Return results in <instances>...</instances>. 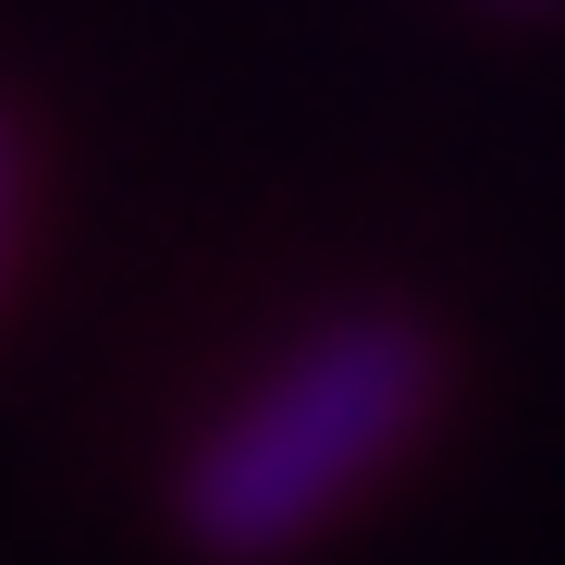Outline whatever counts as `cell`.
Returning a JSON list of instances; mask_svg holds the SVG:
<instances>
[{
	"instance_id": "obj_1",
	"label": "cell",
	"mask_w": 565,
	"mask_h": 565,
	"mask_svg": "<svg viewBox=\"0 0 565 565\" xmlns=\"http://www.w3.org/2000/svg\"><path fill=\"white\" fill-rule=\"evenodd\" d=\"M455 394V344L430 308H332L308 344H282L258 382L184 443L172 467V541L198 565H282L308 553L356 492H382L394 467L430 443Z\"/></svg>"
},
{
	"instance_id": "obj_2",
	"label": "cell",
	"mask_w": 565,
	"mask_h": 565,
	"mask_svg": "<svg viewBox=\"0 0 565 565\" xmlns=\"http://www.w3.org/2000/svg\"><path fill=\"white\" fill-rule=\"evenodd\" d=\"M13 198H25V136H13V111H0V270H13Z\"/></svg>"
},
{
	"instance_id": "obj_3",
	"label": "cell",
	"mask_w": 565,
	"mask_h": 565,
	"mask_svg": "<svg viewBox=\"0 0 565 565\" xmlns=\"http://www.w3.org/2000/svg\"><path fill=\"white\" fill-rule=\"evenodd\" d=\"M504 13H541V0H504Z\"/></svg>"
}]
</instances>
